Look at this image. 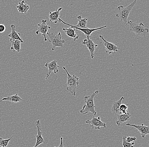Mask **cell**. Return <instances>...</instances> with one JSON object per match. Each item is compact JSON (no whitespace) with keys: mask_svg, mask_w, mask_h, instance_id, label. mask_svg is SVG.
Here are the masks:
<instances>
[{"mask_svg":"<svg viewBox=\"0 0 149 147\" xmlns=\"http://www.w3.org/2000/svg\"><path fill=\"white\" fill-rule=\"evenodd\" d=\"M99 93V91L96 90L91 96H86L84 98L85 104L84 105L82 109L80 111V113L86 114L90 112L94 114V115H97V112L95 110L96 107L94 104V98Z\"/></svg>","mask_w":149,"mask_h":147,"instance_id":"6da1fadb","label":"cell"},{"mask_svg":"<svg viewBox=\"0 0 149 147\" xmlns=\"http://www.w3.org/2000/svg\"><path fill=\"white\" fill-rule=\"evenodd\" d=\"M136 2V0H135L130 5L126 7H124L123 6L120 5L117 7L118 11L116 14V16L119 18L121 21H123L125 25H127V18Z\"/></svg>","mask_w":149,"mask_h":147,"instance_id":"7a4b0ae2","label":"cell"},{"mask_svg":"<svg viewBox=\"0 0 149 147\" xmlns=\"http://www.w3.org/2000/svg\"><path fill=\"white\" fill-rule=\"evenodd\" d=\"M62 68L66 71L68 75L67 90L73 96H75L76 89L79 85V78L74 75L71 76L70 75L65 67H63Z\"/></svg>","mask_w":149,"mask_h":147,"instance_id":"3957f363","label":"cell"},{"mask_svg":"<svg viewBox=\"0 0 149 147\" xmlns=\"http://www.w3.org/2000/svg\"><path fill=\"white\" fill-rule=\"evenodd\" d=\"M130 26V30L133 31L137 36H144L148 33L149 29L145 28L144 24L142 23L139 24L134 23L132 21H127V25Z\"/></svg>","mask_w":149,"mask_h":147,"instance_id":"277c9868","label":"cell"},{"mask_svg":"<svg viewBox=\"0 0 149 147\" xmlns=\"http://www.w3.org/2000/svg\"><path fill=\"white\" fill-rule=\"evenodd\" d=\"M47 35L49 37V41L52 45L51 49L54 51L55 50L56 47H63L65 40L61 39V33L58 32L57 34L53 32H48Z\"/></svg>","mask_w":149,"mask_h":147,"instance_id":"5b68a950","label":"cell"},{"mask_svg":"<svg viewBox=\"0 0 149 147\" xmlns=\"http://www.w3.org/2000/svg\"><path fill=\"white\" fill-rule=\"evenodd\" d=\"M36 127L37 130V134L36 136V144L33 147H37L41 144H47L48 142V139L47 138H43L42 136L41 126L40 122V120H38L35 123Z\"/></svg>","mask_w":149,"mask_h":147,"instance_id":"8992f818","label":"cell"},{"mask_svg":"<svg viewBox=\"0 0 149 147\" xmlns=\"http://www.w3.org/2000/svg\"><path fill=\"white\" fill-rule=\"evenodd\" d=\"M38 28V29L36 31V34H39L40 33L42 36L44 38V41L46 42L47 40L46 38V35L48 33V31L51 28L50 26H48L47 24V20H42L41 23L37 24Z\"/></svg>","mask_w":149,"mask_h":147,"instance_id":"52a82bcc","label":"cell"},{"mask_svg":"<svg viewBox=\"0 0 149 147\" xmlns=\"http://www.w3.org/2000/svg\"><path fill=\"white\" fill-rule=\"evenodd\" d=\"M86 123L90 125V126L93 129L95 130H100L101 127L106 128L107 127V124L102 122L100 120V117H93L91 120H87L86 121Z\"/></svg>","mask_w":149,"mask_h":147,"instance_id":"ba28073f","label":"cell"},{"mask_svg":"<svg viewBox=\"0 0 149 147\" xmlns=\"http://www.w3.org/2000/svg\"><path fill=\"white\" fill-rule=\"evenodd\" d=\"M59 20H60L61 22H62V23H63V24H65V25L69 26L71 27V28H74L75 29V31H76L79 30L80 31H82V32H83V33H84L85 35L86 36V38H90V37H91V34H92V33H93V32H94V31L107 27V26H103L101 27L98 28L96 29H80L79 28L76 27L74 26V25H70V24H67V23H65V22H64V21H63L60 18H59Z\"/></svg>","mask_w":149,"mask_h":147,"instance_id":"9c48e42d","label":"cell"},{"mask_svg":"<svg viewBox=\"0 0 149 147\" xmlns=\"http://www.w3.org/2000/svg\"><path fill=\"white\" fill-rule=\"evenodd\" d=\"M99 38L102 39L103 41V45L105 46L106 52L107 54L111 55L112 52L116 53L118 52L119 48L116 46V45L107 41L102 35H99Z\"/></svg>","mask_w":149,"mask_h":147,"instance_id":"30bf717a","label":"cell"},{"mask_svg":"<svg viewBox=\"0 0 149 147\" xmlns=\"http://www.w3.org/2000/svg\"><path fill=\"white\" fill-rule=\"evenodd\" d=\"M82 43L83 45H85L86 47L88 48V51L90 52L91 59H93L95 56V50L96 47L98 46V45L94 42L93 40L91 39V37L84 39Z\"/></svg>","mask_w":149,"mask_h":147,"instance_id":"8fae6325","label":"cell"},{"mask_svg":"<svg viewBox=\"0 0 149 147\" xmlns=\"http://www.w3.org/2000/svg\"><path fill=\"white\" fill-rule=\"evenodd\" d=\"M45 66L48 69V72L45 79V80L47 79L48 77L51 75V72H53L54 73L56 74L58 72V68H62L58 65L56 59L50 62H47L45 65Z\"/></svg>","mask_w":149,"mask_h":147,"instance_id":"7c38bea8","label":"cell"},{"mask_svg":"<svg viewBox=\"0 0 149 147\" xmlns=\"http://www.w3.org/2000/svg\"><path fill=\"white\" fill-rule=\"evenodd\" d=\"M126 125L136 128L141 133V135L142 138H144L146 135L149 134V126H145L143 123L141 125H136L134 124H131L128 123H126Z\"/></svg>","mask_w":149,"mask_h":147,"instance_id":"4fadbf2b","label":"cell"},{"mask_svg":"<svg viewBox=\"0 0 149 147\" xmlns=\"http://www.w3.org/2000/svg\"><path fill=\"white\" fill-rule=\"evenodd\" d=\"M12 31L8 35V37L10 38V42H12L15 40H19L21 42L23 43V40L20 37V33L17 32L16 29L15 28V26L14 24H12L10 26Z\"/></svg>","mask_w":149,"mask_h":147,"instance_id":"5bb4252c","label":"cell"},{"mask_svg":"<svg viewBox=\"0 0 149 147\" xmlns=\"http://www.w3.org/2000/svg\"><path fill=\"white\" fill-rule=\"evenodd\" d=\"M62 7H60L58 9H57L54 12H50L49 13V15H48L49 20L50 22L52 23L54 22V24L60 23V21L59 20V17H60V13L61 11L62 10Z\"/></svg>","mask_w":149,"mask_h":147,"instance_id":"9a60e30c","label":"cell"},{"mask_svg":"<svg viewBox=\"0 0 149 147\" xmlns=\"http://www.w3.org/2000/svg\"><path fill=\"white\" fill-rule=\"evenodd\" d=\"M131 115L129 112L125 114H117V121L116 124L118 126H120L121 124L124 123L125 122L129 121L130 120Z\"/></svg>","mask_w":149,"mask_h":147,"instance_id":"2e32d148","label":"cell"},{"mask_svg":"<svg viewBox=\"0 0 149 147\" xmlns=\"http://www.w3.org/2000/svg\"><path fill=\"white\" fill-rule=\"evenodd\" d=\"M124 97L121 98L120 100L113 102L111 108L112 113L114 114H121L120 111V105H122V100L124 99Z\"/></svg>","mask_w":149,"mask_h":147,"instance_id":"e0dca14e","label":"cell"},{"mask_svg":"<svg viewBox=\"0 0 149 147\" xmlns=\"http://www.w3.org/2000/svg\"><path fill=\"white\" fill-rule=\"evenodd\" d=\"M78 23L77 25H74V26L76 27L79 28L80 29H88V28L86 26L87 24V20L88 18L87 17L82 18L81 15H79L77 17Z\"/></svg>","mask_w":149,"mask_h":147,"instance_id":"ac0fdd59","label":"cell"},{"mask_svg":"<svg viewBox=\"0 0 149 147\" xmlns=\"http://www.w3.org/2000/svg\"><path fill=\"white\" fill-rule=\"evenodd\" d=\"M18 6H16L17 9L20 14H26L28 10H29L30 7L28 4L25 3L24 1L19 2Z\"/></svg>","mask_w":149,"mask_h":147,"instance_id":"d6986e66","label":"cell"},{"mask_svg":"<svg viewBox=\"0 0 149 147\" xmlns=\"http://www.w3.org/2000/svg\"><path fill=\"white\" fill-rule=\"evenodd\" d=\"M63 31L66 33V35L70 38H73L74 41L79 39V36L76 35L75 33V29L74 28L71 27L68 29L63 28Z\"/></svg>","mask_w":149,"mask_h":147,"instance_id":"ffe728a7","label":"cell"},{"mask_svg":"<svg viewBox=\"0 0 149 147\" xmlns=\"http://www.w3.org/2000/svg\"><path fill=\"white\" fill-rule=\"evenodd\" d=\"M3 100H7V101L12 102V103H17V102L23 101V100L21 98H20L17 95V94H16L14 95L9 96L7 97L3 98L0 100V101L2 102Z\"/></svg>","mask_w":149,"mask_h":147,"instance_id":"44dd1931","label":"cell"},{"mask_svg":"<svg viewBox=\"0 0 149 147\" xmlns=\"http://www.w3.org/2000/svg\"><path fill=\"white\" fill-rule=\"evenodd\" d=\"M12 47H11V49L12 51H13L15 52V51H17V52H19L21 50L20 48V43L21 42L19 40H15L14 41L12 42Z\"/></svg>","mask_w":149,"mask_h":147,"instance_id":"7402d4cb","label":"cell"},{"mask_svg":"<svg viewBox=\"0 0 149 147\" xmlns=\"http://www.w3.org/2000/svg\"><path fill=\"white\" fill-rule=\"evenodd\" d=\"M14 136H13L10 138L4 139L0 137V147H6L8 146L9 141L13 138Z\"/></svg>","mask_w":149,"mask_h":147,"instance_id":"603a6c76","label":"cell"},{"mask_svg":"<svg viewBox=\"0 0 149 147\" xmlns=\"http://www.w3.org/2000/svg\"><path fill=\"white\" fill-rule=\"evenodd\" d=\"M127 105H125V104H122L120 106V111L121 114H125L128 112V106Z\"/></svg>","mask_w":149,"mask_h":147,"instance_id":"cb8c5ba5","label":"cell"},{"mask_svg":"<svg viewBox=\"0 0 149 147\" xmlns=\"http://www.w3.org/2000/svg\"><path fill=\"white\" fill-rule=\"evenodd\" d=\"M126 136L123 137V147H134V145L135 144V142L128 143L126 141Z\"/></svg>","mask_w":149,"mask_h":147,"instance_id":"d4e9b609","label":"cell"},{"mask_svg":"<svg viewBox=\"0 0 149 147\" xmlns=\"http://www.w3.org/2000/svg\"><path fill=\"white\" fill-rule=\"evenodd\" d=\"M136 138L134 137H130L127 136L126 137V141L128 143H131L133 142H136Z\"/></svg>","mask_w":149,"mask_h":147,"instance_id":"484cf974","label":"cell"},{"mask_svg":"<svg viewBox=\"0 0 149 147\" xmlns=\"http://www.w3.org/2000/svg\"><path fill=\"white\" fill-rule=\"evenodd\" d=\"M6 30V27L3 24H0V33H3Z\"/></svg>","mask_w":149,"mask_h":147,"instance_id":"4316f807","label":"cell"},{"mask_svg":"<svg viewBox=\"0 0 149 147\" xmlns=\"http://www.w3.org/2000/svg\"><path fill=\"white\" fill-rule=\"evenodd\" d=\"M61 141H60V144L59 145V146H58V147H64V146H63V137H61L60 138Z\"/></svg>","mask_w":149,"mask_h":147,"instance_id":"83f0119b","label":"cell"},{"mask_svg":"<svg viewBox=\"0 0 149 147\" xmlns=\"http://www.w3.org/2000/svg\"></svg>","mask_w":149,"mask_h":147,"instance_id":"f1b7e54d","label":"cell"}]
</instances>
